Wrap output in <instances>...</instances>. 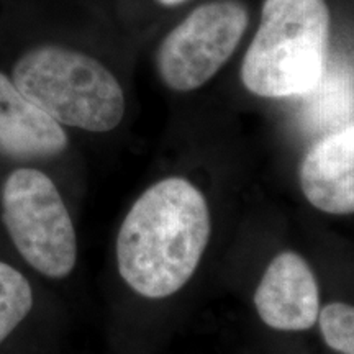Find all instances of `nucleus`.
<instances>
[{
    "instance_id": "f257e3e1",
    "label": "nucleus",
    "mask_w": 354,
    "mask_h": 354,
    "mask_svg": "<svg viewBox=\"0 0 354 354\" xmlns=\"http://www.w3.org/2000/svg\"><path fill=\"white\" fill-rule=\"evenodd\" d=\"M209 238L205 197L183 177H167L145 190L123 220L118 271L136 294L169 297L196 272Z\"/></svg>"
},
{
    "instance_id": "f03ea898",
    "label": "nucleus",
    "mask_w": 354,
    "mask_h": 354,
    "mask_svg": "<svg viewBox=\"0 0 354 354\" xmlns=\"http://www.w3.org/2000/svg\"><path fill=\"white\" fill-rule=\"evenodd\" d=\"M330 12L325 0H264L241 79L268 99L304 97L326 69Z\"/></svg>"
},
{
    "instance_id": "7ed1b4c3",
    "label": "nucleus",
    "mask_w": 354,
    "mask_h": 354,
    "mask_svg": "<svg viewBox=\"0 0 354 354\" xmlns=\"http://www.w3.org/2000/svg\"><path fill=\"white\" fill-rule=\"evenodd\" d=\"M13 84L59 125L104 133L125 113V97L113 74L94 57L66 48L26 53L13 68Z\"/></svg>"
},
{
    "instance_id": "20e7f679",
    "label": "nucleus",
    "mask_w": 354,
    "mask_h": 354,
    "mask_svg": "<svg viewBox=\"0 0 354 354\" xmlns=\"http://www.w3.org/2000/svg\"><path fill=\"white\" fill-rule=\"evenodd\" d=\"M2 218L26 263L51 279L69 276L77 238L59 190L41 171L17 169L2 189Z\"/></svg>"
},
{
    "instance_id": "39448f33",
    "label": "nucleus",
    "mask_w": 354,
    "mask_h": 354,
    "mask_svg": "<svg viewBox=\"0 0 354 354\" xmlns=\"http://www.w3.org/2000/svg\"><path fill=\"white\" fill-rule=\"evenodd\" d=\"M246 26V8L233 0L197 7L159 48V76L172 91L198 88L232 57Z\"/></svg>"
},
{
    "instance_id": "423d86ee",
    "label": "nucleus",
    "mask_w": 354,
    "mask_h": 354,
    "mask_svg": "<svg viewBox=\"0 0 354 354\" xmlns=\"http://www.w3.org/2000/svg\"><path fill=\"white\" fill-rule=\"evenodd\" d=\"M254 305L261 320L274 330L312 328L320 313V294L307 261L294 251L277 254L256 289Z\"/></svg>"
},
{
    "instance_id": "0eeeda50",
    "label": "nucleus",
    "mask_w": 354,
    "mask_h": 354,
    "mask_svg": "<svg viewBox=\"0 0 354 354\" xmlns=\"http://www.w3.org/2000/svg\"><path fill=\"white\" fill-rule=\"evenodd\" d=\"M300 187L326 214H354V123L322 138L300 165Z\"/></svg>"
},
{
    "instance_id": "6e6552de",
    "label": "nucleus",
    "mask_w": 354,
    "mask_h": 354,
    "mask_svg": "<svg viewBox=\"0 0 354 354\" xmlns=\"http://www.w3.org/2000/svg\"><path fill=\"white\" fill-rule=\"evenodd\" d=\"M66 146L68 136L59 123L0 73V151L21 159L50 158Z\"/></svg>"
},
{
    "instance_id": "1a4fd4ad",
    "label": "nucleus",
    "mask_w": 354,
    "mask_h": 354,
    "mask_svg": "<svg viewBox=\"0 0 354 354\" xmlns=\"http://www.w3.org/2000/svg\"><path fill=\"white\" fill-rule=\"evenodd\" d=\"M304 118L315 130H328L346 122L354 110V84L346 71L325 69L315 87L304 95Z\"/></svg>"
},
{
    "instance_id": "9d476101",
    "label": "nucleus",
    "mask_w": 354,
    "mask_h": 354,
    "mask_svg": "<svg viewBox=\"0 0 354 354\" xmlns=\"http://www.w3.org/2000/svg\"><path fill=\"white\" fill-rule=\"evenodd\" d=\"M33 305V292L24 274L0 261V344L7 339Z\"/></svg>"
},
{
    "instance_id": "9b49d317",
    "label": "nucleus",
    "mask_w": 354,
    "mask_h": 354,
    "mask_svg": "<svg viewBox=\"0 0 354 354\" xmlns=\"http://www.w3.org/2000/svg\"><path fill=\"white\" fill-rule=\"evenodd\" d=\"M323 339L342 354H354V307L348 304H330L318 313Z\"/></svg>"
},
{
    "instance_id": "f8f14e48",
    "label": "nucleus",
    "mask_w": 354,
    "mask_h": 354,
    "mask_svg": "<svg viewBox=\"0 0 354 354\" xmlns=\"http://www.w3.org/2000/svg\"><path fill=\"white\" fill-rule=\"evenodd\" d=\"M158 2H161L162 6H167V7H171V6H179V3L185 2V0H158Z\"/></svg>"
}]
</instances>
